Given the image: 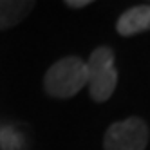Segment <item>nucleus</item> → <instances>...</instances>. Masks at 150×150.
Here are the masks:
<instances>
[{
  "mask_svg": "<svg viewBox=\"0 0 150 150\" xmlns=\"http://www.w3.org/2000/svg\"><path fill=\"white\" fill-rule=\"evenodd\" d=\"M87 85V67L78 56H65L54 62L44 76V89L51 98L67 100Z\"/></svg>",
  "mask_w": 150,
  "mask_h": 150,
  "instance_id": "nucleus-1",
  "label": "nucleus"
},
{
  "mask_svg": "<svg viewBox=\"0 0 150 150\" xmlns=\"http://www.w3.org/2000/svg\"><path fill=\"white\" fill-rule=\"evenodd\" d=\"M89 94L94 101H107L117 85V71L114 65V51L110 47H96L85 63Z\"/></svg>",
  "mask_w": 150,
  "mask_h": 150,
  "instance_id": "nucleus-2",
  "label": "nucleus"
},
{
  "mask_svg": "<svg viewBox=\"0 0 150 150\" xmlns=\"http://www.w3.org/2000/svg\"><path fill=\"white\" fill-rule=\"evenodd\" d=\"M148 125L141 117H127L112 123L105 132V150H145L148 145Z\"/></svg>",
  "mask_w": 150,
  "mask_h": 150,
  "instance_id": "nucleus-3",
  "label": "nucleus"
},
{
  "mask_svg": "<svg viewBox=\"0 0 150 150\" xmlns=\"http://www.w3.org/2000/svg\"><path fill=\"white\" fill-rule=\"evenodd\" d=\"M150 29V6H134L117 18L116 31L121 36H134Z\"/></svg>",
  "mask_w": 150,
  "mask_h": 150,
  "instance_id": "nucleus-4",
  "label": "nucleus"
},
{
  "mask_svg": "<svg viewBox=\"0 0 150 150\" xmlns=\"http://www.w3.org/2000/svg\"><path fill=\"white\" fill-rule=\"evenodd\" d=\"M36 7L29 0H0V31L15 27Z\"/></svg>",
  "mask_w": 150,
  "mask_h": 150,
  "instance_id": "nucleus-5",
  "label": "nucleus"
},
{
  "mask_svg": "<svg viewBox=\"0 0 150 150\" xmlns=\"http://www.w3.org/2000/svg\"><path fill=\"white\" fill-rule=\"evenodd\" d=\"M24 136L13 125L0 123V150H22Z\"/></svg>",
  "mask_w": 150,
  "mask_h": 150,
  "instance_id": "nucleus-6",
  "label": "nucleus"
},
{
  "mask_svg": "<svg viewBox=\"0 0 150 150\" xmlns=\"http://www.w3.org/2000/svg\"><path fill=\"white\" fill-rule=\"evenodd\" d=\"M65 4L72 9H80V7H85V6H91V0H67Z\"/></svg>",
  "mask_w": 150,
  "mask_h": 150,
  "instance_id": "nucleus-7",
  "label": "nucleus"
}]
</instances>
